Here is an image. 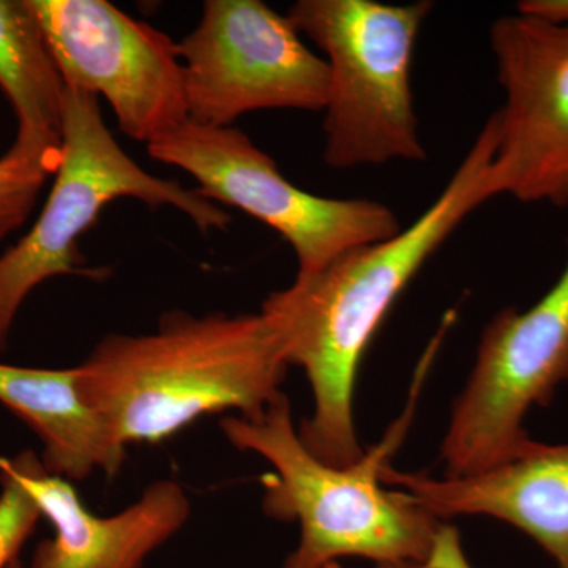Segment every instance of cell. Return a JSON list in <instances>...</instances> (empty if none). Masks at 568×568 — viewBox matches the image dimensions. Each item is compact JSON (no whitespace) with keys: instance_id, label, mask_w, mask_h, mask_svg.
I'll use <instances>...</instances> for the list:
<instances>
[{"instance_id":"1","label":"cell","mask_w":568,"mask_h":568,"mask_svg":"<svg viewBox=\"0 0 568 568\" xmlns=\"http://www.w3.org/2000/svg\"><path fill=\"white\" fill-rule=\"evenodd\" d=\"M496 122L488 119L439 196L394 237L358 246L323 271L268 295L261 315L287 366L304 369L312 416L298 429L317 459L336 467L365 457L354 418L358 368L392 306L467 216L496 197Z\"/></svg>"},{"instance_id":"2","label":"cell","mask_w":568,"mask_h":568,"mask_svg":"<svg viewBox=\"0 0 568 568\" xmlns=\"http://www.w3.org/2000/svg\"><path fill=\"white\" fill-rule=\"evenodd\" d=\"M77 369L85 403L126 448L212 414L256 416L283 394L287 364L261 313L171 310L151 334L104 336Z\"/></svg>"},{"instance_id":"3","label":"cell","mask_w":568,"mask_h":568,"mask_svg":"<svg viewBox=\"0 0 568 568\" xmlns=\"http://www.w3.org/2000/svg\"><path fill=\"white\" fill-rule=\"evenodd\" d=\"M407 424L409 414L361 462L336 467L304 446L284 392L256 416L223 418L224 437L237 450L274 467L261 478L264 514L301 528L282 568H325L342 558L368 559L375 567L474 568L450 523L381 480Z\"/></svg>"},{"instance_id":"4","label":"cell","mask_w":568,"mask_h":568,"mask_svg":"<svg viewBox=\"0 0 568 568\" xmlns=\"http://www.w3.org/2000/svg\"><path fill=\"white\" fill-rule=\"evenodd\" d=\"M433 3L298 0L286 17L328 69L324 162L334 170L424 162L410 67Z\"/></svg>"},{"instance_id":"5","label":"cell","mask_w":568,"mask_h":568,"mask_svg":"<svg viewBox=\"0 0 568 568\" xmlns=\"http://www.w3.org/2000/svg\"><path fill=\"white\" fill-rule=\"evenodd\" d=\"M52 178L32 230L0 254V354L9 347L22 304L41 283L62 275L102 278L99 268L84 267L80 241L112 201L133 197L152 209L171 205L203 234L231 223L230 213L196 190L142 170L112 136L99 99L77 89L65 88L61 159Z\"/></svg>"},{"instance_id":"6","label":"cell","mask_w":568,"mask_h":568,"mask_svg":"<svg viewBox=\"0 0 568 568\" xmlns=\"http://www.w3.org/2000/svg\"><path fill=\"white\" fill-rule=\"evenodd\" d=\"M156 162L179 168L211 203L239 209L276 231L294 250L297 276L315 275L358 246L402 231L387 205L325 197L298 189L242 130L190 121L148 145Z\"/></svg>"},{"instance_id":"7","label":"cell","mask_w":568,"mask_h":568,"mask_svg":"<svg viewBox=\"0 0 568 568\" xmlns=\"http://www.w3.org/2000/svg\"><path fill=\"white\" fill-rule=\"evenodd\" d=\"M566 381L568 257L537 304L503 310L485 325L440 447L446 477L476 476L521 454L532 443L526 414L548 406Z\"/></svg>"},{"instance_id":"8","label":"cell","mask_w":568,"mask_h":568,"mask_svg":"<svg viewBox=\"0 0 568 568\" xmlns=\"http://www.w3.org/2000/svg\"><path fill=\"white\" fill-rule=\"evenodd\" d=\"M178 47L190 122L233 126L246 112L324 111L327 63L261 0H207Z\"/></svg>"},{"instance_id":"9","label":"cell","mask_w":568,"mask_h":568,"mask_svg":"<svg viewBox=\"0 0 568 568\" xmlns=\"http://www.w3.org/2000/svg\"><path fill=\"white\" fill-rule=\"evenodd\" d=\"M67 89L103 97L145 145L189 121L178 43L106 0H31Z\"/></svg>"},{"instance_id":"10","label":"cell","mask_w":568,"mask_h":568,"mask_svg":"<svg viewBox=\"0 0 568 568\" xmlns=\"http://www.w3.org/2000/svg\"><path fill=\"white\" fill-rule=\"evenodd\" d=\"M506 102L493 114V189L521 203L568 205V22L529 14L489 29Z\"/></svg>"},{"instance_id":"11","label":"cell","mask_w":568,"mask_h":568,"mask_svg":"<svg viewBox=\"0 0 568 568\" xmlns=\"http://www.w3.org/2000/svg\"><path fill=\"white\" fill-rule=\"evenodd\" d=\"M11 463L54 529L26 568H142L192 515L185 489L174 480L155 481L132 506L99 517L70 480L48 473L33 452H21Z\"/></svg>"},{"instance_id":"12","label":"cell","mask_w":568,"mask_h":568,"mask_svg":"<svg viewBox=\"0 0 568 568\" xmlns=\"http://www.w3.org/2000/svg\"><path fill=\"white\" fill-rule=\"evenodd\" d=\"M379 476L446 521L491 517L507 523L537 541L558 568H568V444L532 440L517 457L476 476L435 478L402 473L388 463Z\"/></svg>"},{"instance_id":"13","label":"cell","mask_w":568,"mask_h":568,"mask_svg":"<svg viewBox=\"0 0 568 568\" xmlns=\"http://www.w3.org/2000/svg\"><path fill=\"white\" fill-rule=\"evenodd\" d=\"M0 403L43 444L41 463L52 476L84 480L95 470L115 476L126 459L82 396L78 369L0 364Z\"/></svg>"},{"instance_id":"14","label":"cell","mask_w":568,"mask_h":568,"mask_svg":"<svg viewBox=\"0 0 568 568\" xmlns=\"http://www.w3.org/2000/svg\"><path fill=\"white\" fill-rule=\"evenodd\" d=\"M0 91L18 132L61 140L65 84L31 0H0Z\"/></svg>"},{"instance_id":"15","label":"cell","mask_w":568,"mask_h":568,"mask_svg":"<svg viewBox=\"0 0 568 568\" xmlns=\"http://www.w3.org/2000/svg\"><path fill=\"white\" fill-rule=\"evenodd\" d=\"M59 159L61 140L21 132L0 156V245L28 222Z\"/></svg>"},{"instance_id":"16","label":"cell","mask_w":568,"mask_h":568,"mask_svg":"<svg viewBox=\"0 0 568 568\" xmlns=\"http://www.w3.org/2000/svg\"><path fill=\"white\" fill-rule=\"evenodd\" d=\"M43 518L36 497L11 463L0 470V568L20 559V551Z\"/></svg>"},{"instance_id":"17","label":"cell","mask_w":568,"mask_h":568,"mask_svg":"<svg viewBox=\"0 0 568 568\" xmlns=\"http://www.w3.org/2000/svg\"><path fill=\"white\" fill-rule=\"evenodd\" d=\"M519 13L549 22H568V0H525L519 2Z\"/></svg>"},{"instance_id":"18","label":"cell","mask_w":568,"mask_h":568,"mask_svg":"<svg viewBox=\"0 0 568 568\" xmlns=\"http://www.w3.org/2000/svg\"><path fill=\"white\" fill-rule=\"evenodd\" d=\"M325 568H343L338 566V562L331 564V566H327ZM375 568H420V567H414V566H399V567H375Z\"/></svg>"},{"instance_id":"19","label":"cell","mask_w":568,"mask_h":568,"mask_svg":"<svg viewBox=\"0 0 568 568\" xmlns=\"http://www.w3.org/2000/svg\"><path fill=\"white\" fill-rule=\"evenodd\" d=\"M9 568H26L24 566H22V562L20 559L18 560H14L13 564H11V566Z\"/></svg>"},{"instance_id":"20","label":"cell","mask_w":568,"mask_h":568,"mask_svg":"<svg viewBox=\"0 0 568 568\" xmlns=\"http://www.w3.org/2000/svg\"><path fill=\"white\" fill-rule=\"evenodd\" d=\"M7 462H9V459L0 457V470H2L3 467H6Z\"/></svg>"}]
</instances>
